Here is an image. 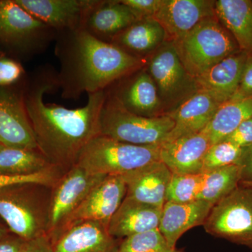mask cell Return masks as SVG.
Segmentation results:
<instances>
[{"label":"cell","instance_id":"36","mask_svg":"<svg viewBox=\"0 0 252 252\" xmlns=\"http://www.w3.org/2000/svg\"><path fill=\"white\" fill-rule=\"evenodd\" d=\"M252 97V53L248 54L238 90L230 99Z\"/></svg>","mask_w":252,"mask_h":252},{"label":"cell","instance_id":"35","mask_svg":"<svg viewBox=\"0 0 252 252\" xmlns=\"http://www.w3.org/2000/svg\"><path fill=\"white\" fill-rule=\"evenodd\" d=\"M231 142L241 149L252 144V117L242 123L224 140Z\"/></svg>","mask_w":252,"mask_h":252},{"label":"cell","instance_id":"39","mask_svg":"<svg viewBox=\"0 0 252 252\" xmlns=\"http://www.w3.org/2000/svg\"><path fill=\"white\" fill-rule=\"evenodd\" d=\"M26 241L16 236L0 239V252H20Z\"/></svg>","mask_w":252,"mask_h":252},{"label":"cell","instance_id":"23","mask_svg":"<svg viewBox=\"0 0 252 252\" xmlns=\"http://www.w3.org/2000/svg\"><path fill=\"white\" fill-rule=\"evenodd\" d=\"M113 94L129 112L146 117L165 115L157 86L147 71H137Z\"/></svg>","mask_w":252,"mask_h":252},{"label":"cell","instance_id":"1","mask_svg":"<svg viewBox=\"0 0 252 252\" xmlns=\"http://www.w3.org/2000/svg\"><path fill=\"white\" fill-rule=\"evenodd\" d=\"M56 76L50 67L37 69L23 88V97L39 152L55 166L70 168L86 144L99 135L107 92L88 94L87 103L80 108L46 103L44 94L59 89Z\"/></svg>","mask_w":252,"mask_h":252},{"label":"cell","instance_id":"34","mask_svg":"<svg viewBox=\"0 0 252 252\" xmlns=\"http://www.w3.org/2000/svg\"><path fill=\"white\" fill-rule=\"evenodd\" d=\"M128 6L138 21L154 17L161 7L164 0H121Z\"/></svg>","mask_w":252,"mask_h":252},{"label":"cell","instance_id":"4","mask_svg":"<svg viewBox=\"0 0 252 252\" xmlns=\"http://www.w3.org/2000/svg\"><path fill=\"white\" fill-rule=\"evenodd\" d=\"M175 126L167 114L146 117L129 112L107 93L99 119V135L135 145H160Z\"/></svg>","mask_w":252,"mask_h":252},{"label":"cell","instance_id":"18","mask_svg":"<svg viewBox=\"0 0 252 252\" xmlns=\"http://www.w3.org/2000/svg\"><path fill=\"white\" fill-rule=\"evenodd\" d=\"M248 53L240 51L217 63L195 78L199 90L205 91L221 104L238 90Z\"/></svg>","mask_w":252,"mask_h":252},{"label":"cell","instance_id":"29","mask_svg":"<svg viewBox=\"0 0 252 252\" xmlns=\"http://www.w3.org/2000/svg\"><path fill=\"white\" fill-rule=\"evenodd\" d=\"M204 173L172 174L166 202L187 203L198 200L203 188Z\"/></svg>","mask_w":252,"mask_h":252},{"label":"cell","instance_id":"37","mask_svg":"<svg viewBox=\"0 0 252 252\" xmlns=\"http://www.w3.org/2000/svg\"><path fill=\"white\" fill-rule=\"evenodd\" d=\"M238 165L241 169L240 185L252 187V144L243 149Z\"/></svg>","mask_w":252,"mask_h":252},{"label":"cell","instance_id":"22","mask_svg":"<svg viewBox=\"0 0 252 252\" xmlns=\"http://www.w3.org/2000/svg\"><path fill=\"white\" fill-rule=\"evenodd\" d=\"M162 207L152 206L127 198L111 219L109 234L114 238H126L158 228Z\"/></svg>","mask_w":252,"mask_h":252},{"label":"cell","instance_id":"27","mask_svg":"<svg viewBox=\"0 0 252 252\" xmlns=\"http://www.w3.org/2000/svg\"><path fill=\"white\" fill-rule=\"evenodd\" d=\"M56 167L37 149L0 147V175L25 176Z\"/></svg>","mask_w":252,"mask_h":252},{"label":"cell","instance_id":"6","mask_svg":"<svg viewBox=\"0 0 252 252\" xmlns=\"http://www.w3.org/2000/svg\"><path fill=\"white\" fill-rule=\"evenodd\" d=\"M57 32L32 16L16 0H0V45L25 56L44 51Z\"/></svg>","mask_w":252,"mask_h":252},{"label":"cell","instance_id":"7","mask_svg":"<svg viewBox=\"0 0 252 252\" xmlns=\"http://www.w3.org/2000/svg\"><path fill=\"white\" fill-rule=\"evenodd\" d=\"M203 227L209 234L252 250V187L240 185L215 204Z\"/></svg>","mask_w":252,"mask_h":252},{"label":"cell","instance_id":"14","mask_svg":"<svg viewBox=\"0 0 252 252\" xmlns=\"http://www.w3.org/2000/svg\"><path fill=\"white\" fill-rule=\"evenodd\" d=\"M215 16V1L164 0L153 18L163 28L165 41L175 42L204 20Z\"/></svg>","mask_w":252,"mask_h":252},{"label":"cell","instance_id":"21","mask_svg":"<svg viewBox=\"0 0 252 252\" xmlns=\"http://www.w3.org/2000/svg\"><path fill=\"white\" fill-rule=\"evenodd\" d=\"M138 21L130 8L121 0L99 1L88 14L84 29L94 37L110 43L112 39Z\"/></svg>","mask_w":252,"mask_h":252},{"label":"cell","instance_id":"33","mask_svg":"<svg viewBox=\"0 0 252 252\" xmlns=\"http://www.w3.org/2000/svg\"><path fill=\"white\" fill-rule=\"evenodd\" d=\"M26 77V71L17 60L0 55V88H14Z\"/></svg>","mask_w":252,"mask_h":252},{"label":"cell","instance_id":"17","mask_svg":"<svg viewBox=\"0 0 252 252\" xmlns=\"http://www.w3.org/2000/svg\"><path fill=\"white\" fill-rule=\"evenodd\" d=\"M172 173L161 161L157 160L135 171L123 176L127 198L152 206L162 207L166 203L167 189Z\"/></svg>","mask_w":252,"mask_h":252},{"label":"cell","instance_id":"16","mask_svg":"<svg viewBox=\"0 0 252 252\" xmlns=\"http://www.w3.org/2000/svg\"><path fill=\"white\" fill-rule=\"evenodd\" d=\"M211 146L202 131L160 145V160L172 174L203 173L204 158Z\"/></svg>","mask_w":252,"mask_h":252},{"label":"cell","instance_id":"19","mask_svg":"<svg viewBox=\"0 0 252 252\" xmlns=\"http://www.w3.org/2000/svg\"><path fill=\"white\" fill-rule=\"evenodd\" d=\"M220 105L210 94L198 90L166 114L172 118L175 126L164 142L202 132L211 122Z\"/></svg>","mask_w":252,"mask_h":252},{"label":"cell","instance_id":"8","mask_svg":"<svg viewBox=\"0 0 252 252\" xmlns=\"http://www.w3.org/2000/svg\"><path fill=\"white\" fill-rule=\"evenodd\" d=\"M147 72L157 86L163 108L173 111L199 90L195 78L187 72L172 41H165L154 53Z\"/></svg>","mask_w":252,"mask_h":252},{"label":"cell","instance_id":"41","mask_svg":"<svg viewBox=\"0 0 252 252\" xmlns=\"http://www.w3.org/2000/svg\"><path fill=\"white\" fill-rule=\"evenodd\" d=\"M1 145H2V144H0V147H1Z\"/></svg>","mask_w":252,"mask_h":252},{"label":"cell","instance_id":"30","mask_svg":"<svg viewBox=\"0 0 252 252\" xmlns=\"http://www.w3.org/2000/svg\"><path fill=\"white\" fill-rule=\"evenodd\" d=\"M118 252H177L170 248L158 228L124 239Z\"/></svg>","mask_w":252,"mask_h":252},{"label":"cell","instance_id":"11","mask_svg":"<svg viewBox=\"0 0 252 252\" xmlns=\"http://www.w3.org/2000/svg\"><path fill=\"white\" fill-rule=\"evenodd\" d=\"M0 144L39 150L25 105L23 89L0 88Z\"/></svg>","mask_w":252,"mask_h":252},{"label":"cell","instance_id":"31","mask_svg":"<svg viewBox=\"0 0 252 252\" xmlns=\"http://www.w3.org/2000/svg\"><path fill=\"white\" fill-rule=\"evenodd\" d=\"M243 149L227 141L212 144L204 158L203 173L230 165H238Z\"/></svg>","mask_w":252,"mask_h":252},{"label":"cell","instance_id":"13","mask_svg":"<svg viewBox=\"0 0 252 252\" xmlns=\"http://www.w3.org/2000/svg\"><path fill=\"white\" fill-rule=\"evenodd\" d=\"M126 192L127 187L122 176H107L71 214L61 229L71 223L85 220L100 222L108 226L126 198Z\"/></svg>","mask_w":252,"mask_h":252},{"label":"cell","instance_id":"26","mask_svg":"<svg viewBox=\"0 0 252 252\" xmlns=\"http://www.w3.org/2000/svg\"><path fill=\"white\" fill-rule=\"evenodd\" d=\"M252 117V97L230 99L220 104L215 116L203 130L210 143L224 140L242 123Z\"/></svg>","mask_w":252,"mask_h":252},{"label":"cell","instance_id":"20","mask_svg":"<svg viewBox=\"0 0 252 252\" xmlns=\"http://www.w3.org/2000/svg\"><path fill=\"white\" fill-rule=\"evenodd\" d=\"M213 205L203 200L187 203L167 201L162 207L158 229L170 248L186 232L205 223Z\"/></svg>","mask_w":252,"mask_h":252},{"label":"cell","instance_id":"32","mask_svg":"<svg viewBox=\"0 0 252 252\" xmlns=\"http://www.w3.org/2000/svg\"><path fill=\"white\" fill-rule=\"evenodd\" d=\"M56 167L34 175L6 176L0 175V190L18 185L51 186L56 184Z\"/></svg>","mask_w":252,"mask_h":252},{"label":"cell","instance_id":"28","mask_svg":"<svg viewBox=\"0 0 252 252\" xmlns=\"http://www.w3.org/2000/svg\"><path fill=\"white\" fill-rule=\"evenodd\" d=\"M241 180L238 165H230L204 173L200 200L215 205L238 188Z\"/></svg>","mask_w":252,"mask_h":252},{"label":"cell","instance_id":"40","mask_svg":"<svg viewBox=\"0 0 252 252\" xmlns=\"http://www.w3.org/2000/svg\"><path fill=\"white\" fill-rule=\"evenodd\" d=\"M7 236H9L7 229H6L2 225H0V239L4 238Z\"/></svg>","mask_w":252,"mask_h":252},{"label":"cell","instance_id":"5","mask_svg":"<svg viewBox=\"0 0 252 252\" xmlns=\"http://www.w3.org/2000/svg\"><path fill=\"white\" fill-rule=\"evenodd\" d=\"M172 43L187 72L194 78L240 51L233 36L217 16L204 20L182 39Z\"/></svg>","mask_w":252,"mask_h":252},{"label":"cell","instance_id":"2","mask_svg":"<svg viewBox=\"0 0 252 252\" xmlns=\"http://www.w3.org/2000/svg\"><path fill=\"white\" fill-rule=\"evenodd\" d=\"M56 39L55 54L61 65L56 77L64 99L106 90L145 64L143 59L94 37L84 28L58 33Z\"/></svg>","mask_w":252,"mask_h":252},{"label":"cell","instance_id":"3","mask_svg":"<svg viewBox=\"0 0 252 252\" xmlns=\"http://www.w3.org/2000/svg\"><path fill=\"white\" fill-rule=\"evenodd\" d=\"M157 160L160 145H135L98 135L86 144L74 165L91 174L123 177Z\"/></svg>","mask_w":252,"mask_h":252},{"label":"cell","instance_id":"38","mask_svg":"<svg viewBox=\"0 0 252 252\" xmlns=\"http://www.w3.org/2000/svg\"><path fill=\"white\" fill-rule=\"evenodd\" d=\"M20 252H54L51 238L47 233L26 241Z\"/></svg>","mask_w":252,"mask_h":252},{"label":"cell","instance_id":"9","mask_svg":"<svg viewBox=\"0 0 252 252\" xmlns=\"http://www.w3.org/2000/svg\"><path fill=\"white\" fill-rule=\"evenodd\" d=\"M106 175L91 174L74 165L56 181L47 214V234H56L68 217Z\"/></svg>","mask_w":252,"mask_h":252},{"label":"cell","instance_id":"12","mask_svg":"<svg viewBox=\"0 0 252 252\" xmlns=\"http://www.w3.org/2000/svg\"><path fill=\"white\" fill-rule=\"evenodd\" d=\"M20 6L56 32L83 29L97 0H16Z\"/></svg>","mask_w":252,"mask_h":252},{"label":"cell","instance_id":"24","mask_svg":"<svg viewBox=\"0 0 252 252\" xmlns=\"http://www.w3.org/2000/svg\"><path fill=\"white\" fill-rule=\"evenodd\" d=\"M166 40L160 23L153 17L141 20L118 34L110 43L136 57L152 54Z\"/></svg>","mask_w":252,"mask_h":252},{"label":"cell","instance_id":"25","mask_svg":"<svg viewBox=\"0 0 252 252\" xmlns=\"http://www.w3.org/2000/svg\"><path fill=\"white\" fill-rule=\"evenodd\" d=\"M217 19L231 35L240 51L252 53V1H215Z\"/></svg>","mask_w":252,"mask_h":252},{"label":"cell","instance_id":"15","mask_svg":"<svg viewBox=\"0 0 252 252\" xmlns=\"http://www.w3.org/2000/svg\"><path fill=\"white\" fill-rule=\"evenodd\" d=\"M54 252H118L119 245L100 222H75L51 237Z\"/></svg>","mask_w":252,"mask_h":252},{"label":"cell","instance_id":"10","mask_svg":"<svg viewBox=\"0 0 252 252\" xmlns=\"http://www.w3.org/2000/svg\"><path fill=\"white\" fill-rule=\"evenodd\" d=\"M25 186L0 190V218L15 236L28 241L47 233V220Z\"/></svg>","mask_w":252,"mask_h":252}]
</instances>
